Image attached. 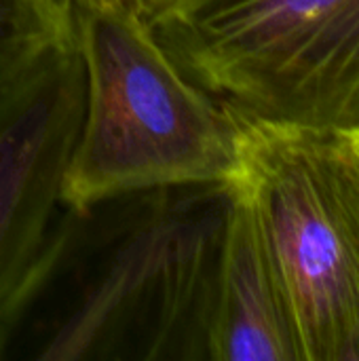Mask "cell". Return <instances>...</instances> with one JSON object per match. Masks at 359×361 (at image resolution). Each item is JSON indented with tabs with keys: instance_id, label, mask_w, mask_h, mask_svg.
Masks as SVG:
<instances>
[{
	"instance_id": "cell-7",
	"label": "cell",
	"mask_w": 359,
	"mask_h": 361,
	"mask_svg": "<svg viewBox=\"0 0 359 361\" xmlns=\"http://www.w3.org/2000/svg\"><path fill=\"white\" fill-rule=\"evenodd\" d=\"M72 38L44 0H0V89Z\"/></svg>"
},
{
	"instance_id": "cell-6",
	"label": "cell",
	"mask_w": 359,
	"mask_h": 361,
	"mask_svg": "<svg viewBox=\"0 0 359 361\" xmlns=\"http://www.w3.org/2000/svg\"><path fill=\"white\" fill-rule=\"evenodd\" d=\"M212 361H303L292 307L245 195L233 184L212 317Z\"/></svg>"
},
{
	"instance_id": "cell-3",
	"label": "cell",
	"mask_w": 359,
	"mask_h": 361,
	"mask_svg": "<svg viewBox=\"0 0 359 361\" xmlns=\"http://www.w3.org/2000/svg\"><path fill=\"white\" fill-rule=\"evenodd\" d=\"M235 116L233 184L281 275L303 361H359V148L351 129Z\"/></svg>"
},
{
	"instance_id": "cell-2",
	"label": "cell",
	"mask_w": 359,
	"mask_h": 361,
	"mask_svg": "<svg viewBox=\"0 0 359 361\" xmlns=\"http://www.w3.org/2000/svg\"><path fill=\"white\" fill-rule=\"evenodd\" d=\"M83 118L63 203L165 184L233 182L237 116L169 55L125 0H72Z\"/></svg>"
},
{
	"instance_id": "cell-5",
	"label": "cell",
	"mask_w": 359,
	"mask_h": 361,
	"mask_svg": "<svg viewBox=\"0 0 359 361\" xmlns=\"http://www.w3.org/2000/svg\"><path fill=\"white\" fill-rule=\"evenodd\" d=\"M83 95L72 38L0 89V317L63 207Z\"/></svg>"
},
{
	"instance_id": "cell-4",
	"label": "cell",
	"mask_w": 359,
	"mask_h": 361,
	"mask_svg": "<svg viewBox=\"0 0 359 361\" xmlns=\"http://www.w3.org/2000/svg\"><path fill=\"white\" fill-rule=\"evenodd\" d=\"M148 21L226 108L359 127V0H167Z\"/></svg>"
},
{
	"instance_id": "cell-8",
	"label": "cell",
	"mask_w": 359,
	"mask_h": 361,
	"mask_svg": "<svg viewBox=\"0 0 359 361\" xmlns=\"http://www.w3.org/2000/svg\"><path fill=\"white\" fill-rule=\"evenodd\" d=\"M125 2H129L131 6H135V8H140L146 17H150L159 6H163L167 0H125Z\"/></svg>"
},
{
	"instance_id": "cell-10",
	"label": "cell",
	"mask_w": 359,
	"mask_h": 361,
	"mask_svg": "<svg viewBox=\"0 0 359 361\" xmlns=\"http://www.w3.org/2000/svg\"><path fill=\"white\" fill-rule=\"evenodd\" d=\"M351 133H353V137H355V144H358V148H359V127L351 129Z\"/></svg>"
},
{
	"instance_id": "cell-9",
	"label": "cell",
	"mask_w": 359,
	"mask_h": 361,
	"mask_svg": "<svg viewBox=\"0 0 359 361\" xmlns=\"http://www.w3.org/2000/svg\"><path fill=\"white\" fill-rule=\"evenodd\" d=\"M57 15H61L68 23H70V19H68V15H70V4H72V0H44Z\"/></svg>"
},
{
	"instance_id": "cell-1",
	"label": "cell",
	"mask_w": 359,
	"mask_h": 361,
	"mask_svg": "<svg viewBox=\"0 0 359 361\" xmlns=\"http://www.w3.org/2000/svg\"><path fill=\"white\" fill-rule=\"evenodd\" d=\"M233 182L63 203L0 317V361H212Z\"/></svg>"
}]
</instances>
